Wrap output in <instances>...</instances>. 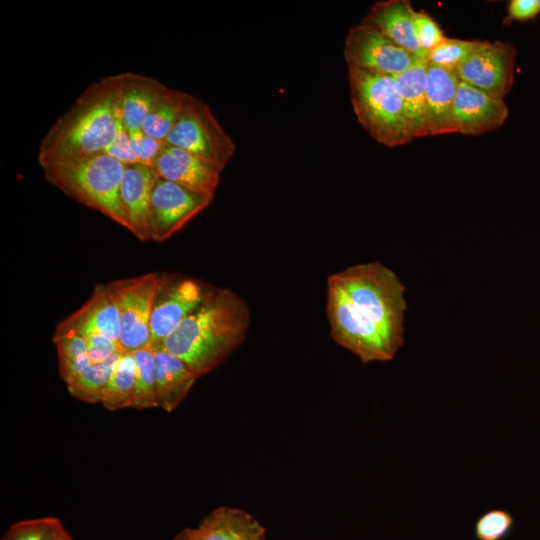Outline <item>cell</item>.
<instances>
[{
  "mask_svg": "<svg viewBox=\"0 0 540 540\" xmlns=\"http://www.w3.org/2000/svg\"><path fill=\"white\" fill-rule=\"evenodd\" d=\"M405 287L378 261L328 277L326 313L332 339L363 363L392 360L403 345Z\"/></svg>",
  "mask_w": 540,
  "mask_h": 540,
  "instance_id": "cell-1",
  "label": "cell"
},
{
  "mask_svg": "<svg viewBox=\"0 0 540 540\" xmlns=\"http://www.w3.org/2000/svg\"><path fill=\"white\" fill-rule=\"evenodd\" d=\"M249 326L245 300L230 289L211 287L159 347L181 358L199 378L229 357L244 341Z\"/></svg>",
  "mask_w": 540,
  "mask_h": 540,
  "instance_id": "cell-2",
  "label": "cell"
},
{
  "mask_svg": "<svg viewBox=\"0 0 540 540\" xmlns=\"http://www.w3.org/2000/svg\"><path fill=\"white\" fill-rule=\"evenodd\" d=\"M122 73L89 84L42 138L40 166L104 152L116 137L120 120Z\"/></svg>",
  "mask_w": 540,
  "mask_h": 540,
  "instance_id": "cell-3",
  "label": "cell"
},
{
  "mask_svg": "<svg viewBox=\"0 0 540 540\" xmlns=\"http://www.w3.org/2000/svg\"><path fill=\"white\" fill-rule=\"evenodd\" d=\"M45 179L67 196L127 229L120 200L125 164L98 153L41 166Z\"/></svg>",
  "mask_w": 540,
  "mask_h": 540,
  "instance_id": "cell-4",
  "label": "cell"
},
{
  "mask_svg": "<svg viewBox=\"0 0 540 540\" xmlns=\"http://www.w3.org/2000/svg\"><path fill=\"white\" fill-rule=\"evenodd\" d=\"M350 100L358 122L378 143L396 147L412 141L395 77L348 69Z\"/></svg>",
  "mask_w": 540,
  "mask_h": 540,
  "instance_id": "cell-5",
  "label": "cell"
},
{
  "mask_svg": "<svg viewBox=\"0 0 540 540\" xmlns=\"http://www.w3.org/2000/svg\"><path fill=\"white\" fill-rule=\"evenodd\" d=\"M165 143L186 150L221 171L236 151L235 142L210 107L189 93Z\"/></svg>",
  "mask_w": 540,
  "mask_h": 540,
  "instance_id": "cell-6",
  "label": "cell"
},
{
  "mask_svg": "<svg viewBox=\"0 0 540 540\" xmlns=\"http://www.w3.org/2000/svg\"><path fill=\"white\" fill-rule=\"evenodd\" d=\"M212 286L197 278L159 274L150 321L151 347L157 348L203 301Z\"/></svg>",
  "mask_w": 540,
  "mask_h": 540,
  "instance_id": "cell-7",
  "label": "cell"
},
{
  "mask_svg": "<svg viewBox=\"0 0 540 540\" xmlns=\"http://www.w3.org/2000/svg\"><path fill=\"white\" fill-rule=\"evenodd\" d=\"M113 282L120 310L122 353H134L151 346L150 321L159 274L146 273Z\"/></svg>",
  "mask_w": 540,
  "mask_h": 540,
  "instance_id": "cell-8",
  "label": "cell"
},
{
  "mask_svg": "<svg viewBox=\"0 0 540 540\" xmlns=\"http://www.w3.org/2000/svg\"><path fill=\"white\" fill-rule=\"evenodd\" d=\"M343 55L348 69L391 76L403 73L417 59V56L364 20L350 28L345 39Z\"/></svg>",
  "mask_w": 540,
  "mask_h": 540,
  "instance_id": "cell-9",
  "label": "cell"
},
{
  "mask_svg": "<svg viewBox=\"0 0 540 540\" xmlns=\"http://www.w3.org/2000/svg\"><path fill=\"white\" fill-rule=\"evenodd\" d=\"M516 49L509 42L482 41L455 69L459 79L500 99L511 91Z\"/></svg>",
  "mask_w": 540,
  "mask_h": 540,
  "instance_id": "cell-10",
  "label": "cell"
},
{
  "mask_svg": "<svg viewBox=\"0 0 540 540\" xmlns=\"http://www.w3.org/2000/svg\"><path fill=\"white\" fill-rule=\"evenodd\" d=\"M212 200L213 197L157 177L150 204L151 240L162 242L169 239L206 209Z\"/></svg>",
  "mask_w": 540,
  "mask_h": 540,
  "instance_id": "cell-11",
  "label": "cell"
},
{
  "mask_svg": "<svg viewBox=\"0 0 540 540\" xmlns=\"http://www.w3.org/2000/svg\"><path fill=\"white\" fill-rule=\"evenodd\" d=\"M150 167L158 178L213 198L222 172L196 155L166 143Z\"/></svg>",
  "mask_w": 540,
  "mask_h": 540,
  "instance_id": "cell-12",
  "label": "cell"
},
{
  "mask_svg": "<svg viewBox=\"0 0 540 540\" xmlns=\"http://www.w3.org/2000/svg\"><path fill=\"white\" fill-rule=\"evenodd\" d=\"M508 117L503 99L460 80L454 102V124L457 133L482 135L501 127Z\"/></svg>",
  "mask_w": 540,
  "mask_h": 540,
  "instance_id": "cell-13",
  "label": "cell"
},
{
  "mask_svg": "<svg viewBox=\"0 0 540 540\" xmlns=\"http://www.w3.org/2000/svg\"><path fill=\"white\" fill-rule=\"evenodd\" d=\"M156 175L141 163L125 165L120 188L122 210L129 230L141 241L150 238V204Z\"/></svg>",
  "mask_w": 540,
  "mask_h": 540,
  "instance_id": "cell-14",
  "label": "cell"
},
{
  "mask_svg": "<svg viewBox=\"0 0 540 540\" xmlns=\"http://www.w3.org/2000/svg\"><path fill=\"white\" fill-rule=\"evenodd\" d=\"M460 82L454 70L428 62L426 87V122L428 135L457 133L454 102Z\"/></svg>",
  "mask_w": 540,
  "mask_h": 540,
  "instance_id": "cell-15",
  "label": "cell"
},
{
  "mask_svg": "<svg viewBox=\"0 0 540 540\" xmlns=\"http://www.w3.org/2000/svg\"><path fill=\"white\" fill-rule=\"evenodd\" d=\"M414 13L407 0H385L375 2L363 20L411 54L426 57L415 34Z\"/></svg>",
  "mask_w": 540,
  "mask_h": 540,
  "instance_id": "cell-16",
  "label": "cell"
},
{
  "mask_svg": "<svg viewBox=\"0 0 540 540\" xmlns=\"http://www.w3.org/2000/svg\"><path fill=\"white\" fill-rule=\"evenodd\" d=\"M167 86L155 77L134 72L122 73L120 111L128 133L142 125Z\"/></svg>",
  "mask_w": 540,
  "mask_h": 540,
  "instance_id": "cell-17",
  "label": "cell"
},
{
  "mask_svg": "<svg viewBox=\"0 0 540 540\" xmlns=\"http://www.w3.org/2000/svg\"><path fill=\"white\" fill-rule=\"evenodd\" d=\"M153 352L157 404L165 411L172 412L185 399L198 376L181 358L164 348H154Z\"/></svg>",
  "mask_w": 540,
  "mask_h": 540,
  "instance_id": "cell-18",
  "label": "cell"
},
{
  "mask_svg": "<svg viewBox=\"0 0 540 540\" xmlns=\"http://www.w3.org/2000/svg\"><path fill=\"white\" fill-rule=\"evenodd\" d=\"M63 322L94 328L119 344L121 322L114 282L97 285L87 302Z\"/></svg>",
  "mask_w": 540,
  "mask_h": 540,
  "instance_id": "cell-19",
  "label": "cell"
},
{
  "mask_svg": "<svg viewBox=\"0 0 540 540\" xmlns=\"http://www.w3.org/2000/svg\"><path fill=\"white\" fill-rule=\"evenodd\" d=\"M203 540H266V529L250 513L220 506L197 526Z\"/></svg>",
  "mask_w": 540,
  "mask_h": 540,
  "instance_id": "cell-20",
  "label": "cell"
},
{
  "mask_svg": "<svg viewBox=\"0 0 540 540\" xmlns=\"http://www.w3.org/2000/svg\"><path fill=\"white\" fill-rule=\"evenodd\" d=\"M427 66L428 56L417 57L410 68L394 76L413 138L428 135L426 122Z\"/></svg>",
  "mask_w": 540,
  "mask_h": 540,
  "instance_id": "cell-21",
  "label": "cell"
},
{
  "mask_svg": "<svg viewBox=\"0 0 540 540\" xmlns=\"http://www.w3.org/2000/svg\"><path fill=\"white\" fill-rule=\"evenodd\" d=\"M53 342L58 354L59 374L65 383L77 377L92 363L87 342L76 329L60 323L54 332Z\"/></svg>",
  "mask_w": 540,
  "mask_h": 540,
  "instance_id": "cell-22",
  "label": "cell"
},
{
  "mask_svg": "<svg viewBox=\"0 0 540 540\" xmlns=\"http://www.w3.org/2000/svg\"><path fill=\"white\" fill-rule=\"evenodd\" d=\"M122 352L91 363L81 374L66 383L69 393L86 403L102 402L108 382Z\"/></svg>",
  "mask_w": 540,
  "mask_h": 540,
  "instance_id": "cell-23",
  "label": "cell"
},
{
  "mask_svg": "<svg viewBox=\"0 0 540 540\" xmlns=\"http://www.w3.org/2000/svg\"><path fill=\"white\" fill-rule=\"evenodd\" d=\"M187 94V92L167 86L166 90L146 117L142 125V132L165 143L169 132L182 111Z\"/></svg>",
  "mask_w": 540,
  "mask_h": 540,
  "instance_id": "cell-24",
  "label": "cell"
},
{
  "mask_svg": "<svg viewBox=\"0 0 540 540\" xmlns=\"http://www.w3.org/2000/svg\"><path fill=\"white\" fill-rule=\"evenodd\" d=\"M136 364L132 353H122L108 382L102 404L110 410L132 407L135 395Z\"/></svg>",
  "mask_w": 540,
  "mask_h": 540,
  "instance_id": "cell-25",
  "label": "cell"
},
{
  "mask_svg": "<svg viewBox=\"0 0 540 540\" xmlns=\"http://www.w3.org/2000/svg\"><path fill=\"white\" fill-rule=\"evenodd\" d=\"M132 354L136 364V384L132 408L158 407L153 349L149 346Z\"/></svg>",
  "mask_w": 540,
  "mask_h": 540,
  "instance_id": "cell-26",
  "label": "cell"
},
{
  "mask_svg": "<svg viewBox=\"0 0 540 540\" xmlns=\"http://www.w3.org/2000/svg\"><path fill=\"white\" fill-rule=\"evenodd\" d=\"M482 41L447 38L428 52V62L449 70H454L471 55Z\"/></svg>",
  "mask_w": 540,
  "mask_h": 540,
  "instance_id": "cell-27",
  "label": "cell"
},
{
  "mask_svg": "<svg viewBox=\"0 0 540 540\" xmlns=\"http://www.w3.org/2000/svg\"><path fill=\"white\" fill-rule=\"evenodd\" d=\"M513 517L506 510L494 509L484 513L476 522L475 533L479 540H500L511 529Z\"/></svg>",
  "mask_w": 540,
  "mask_h": 540,
  "instance_id": "cell-28",
  "label": "cell"
},
{
  "mask_svg": "<svg viewBox=\"0 0 540 540\" xmlns=\"http://www.w3.org/2000/svg\"><path fill=\"white\" fill-rule=\"evenodd\" d=\"M76 329L87 342L88 355L92 363L102 361L111 355L122 352L118 343L94 328L84 325H72L61 322Z\"/></svg>",
  "mask_w": 540,
  "mask_h": 540,
  "instance_id": "cell-29",
  "label": "cell"
},
{
  "mask_svg": "<svg viewBox=\"0 0 540 540\" xmlns=\"http://www.w3.org/2000/svg\"><path fill=\"white\" fill-rule=\"evenodd\" d=\"M55 517L26 519L12 524L1 540H44Z\"/></svg>",
  "mask_w": 540,
  "mask_h": 540,
  "instance_id": "cell-30",
  "label": "cell"
},
{
  "mask_svg": "<svg viewBox=\"0 0 540 540\" xmlns=\"http://www.w3.org/2000/svg\"><path fill=\"white\" fill-rule=\"evenodd\" d=\"M414 29L421 48L427 53L446 39L436 21L424 10L415 11Z\"/></svg>",
  "mask_w": 540,
  "mask_h": 540,
  "instance_id": "cell-31",
  "label": "cell"
},
{
  "mask_svg": "<svg viewBox=\"0 0 540 540\" xmlns=\"http://www.w3.org/2000/svg\"><path fill=\"white\" fill-rule=\"evenodd\" d=\"M128 134L131 147L139 162L151 166L165 143L146 135L142 130Z\"/></svg>",
  "mask_w": 540,
  "mask_h": 540,
  "instance_id": "cell-32",
  "label": "cell"
},
{
  "mask_svg": "<svg viewBox=\"0 0 540 540\" xmlns=\"http://www.w3.org/2000/svg\"><path fill=\"white\" fill-rule=\"evenodd\" d=\"M104 153L117 158L125 165L140 163L131 147L129 134L122 119L120 120L115 139Z\"/></svg>",
  "mask_w": 540,
  "mask_h": 540,
  "instance_id": "cell-33",
  "label": "cell"
},
{
  "mask_svg": "<svg viewBox=\"0 0 540 540\" xmlns=\"http://www.w3.org/2000/svg\"><path fill=\"white\" fill-rule=\"evenodd\" d=\"M539 13L537 0H512L508 5L507 20L525 22L533 20Z\"/></svg>",
  "mask_w": 540,
  "mask_h": 540,
  "instance_id": "cell-34",
  "label": "cell"
},
{
  "mask_svg": "<svg viewBox=\"0 0 540 540\" xmlns=\"http://www.w3.org/2000/svg\"><path fill=\"white\" fill-rule=\"evenodd\" d=\"M44 540H74V539L65 530L61 521L56 518L53 525L47 532Z\"/></svg>",
  "mask_w": 540,
  "mask_h": 540,
  "instance_id": "cell-35",
  "label": "cell"
},
{
  "mask_svg": "<svg viewBox=\"0 0 540 540\" xmlns=\"http://www.w3.org/2000/svg\"><path fill=\"white\" fill-rule=\"evenodd\" d=\"M172 540H203L197 527L184 528Z\"/></svg>",
  "mask_w": 540,
  "mask_h": 540,
  "instance_id": "cell-36",
  "label": "cell"
},
{
  "mask_svg": "<svg viewBox=\"0 0 540 540\" xmlns=\"http://www.w3.org/2000/svg\"><path fill=\"white\" fill-rule=\"evenodd\" d=\"M537 3H538V6H539V9H540V0H537Z\"/></svg>",
  "mask_w": 540,
  "mask_h": 540,
  "instance_id": "cell-37",
  "label": "cell"
}]
</instances>
